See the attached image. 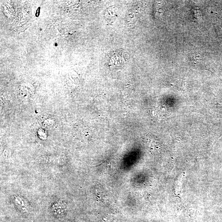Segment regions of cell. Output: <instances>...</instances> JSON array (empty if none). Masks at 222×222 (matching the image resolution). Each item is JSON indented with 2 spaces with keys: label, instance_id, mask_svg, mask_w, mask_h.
Segmentation results:
<instances>
[{
  "label": "cell",
  "instance_id": "cell-1",
  "mask_svg": "<svg viewBox=\"0 0 222 222\" xmlns=\"http://www.w3.org/2000/svg\"><path fill=\"white\" fill-rule=\"evenodd\" d=\"M64 203H58L54 204L53 206V212L57 215H62L65 213Z\"/></svg>",
  "mask_w": 222,
  "mask_h": 222
}]
</instances>
